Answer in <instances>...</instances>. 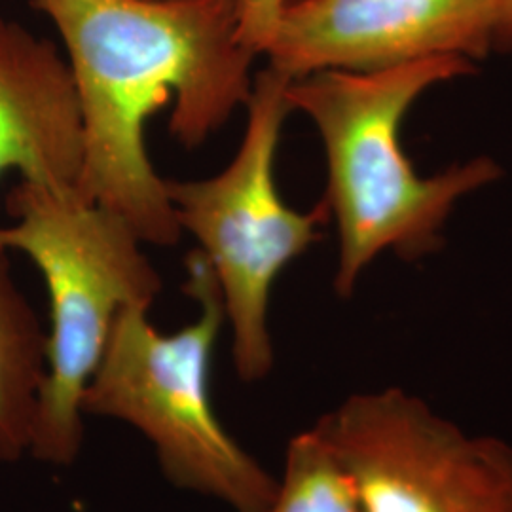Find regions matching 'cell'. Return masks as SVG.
Listing matches in <instances>:
<instances>
[{"mask_svg": "<svg viewBox=\"0 0 512 512\" xmlns=\"http://www.w3.org/2000/svg\"><path fill=\"white\" fill-rule=\"evenodd\" d=\"M361 512H512V444L469 435L399 387L315 423Z\"/></svg>", "mask_w": 512, "mask_h": 512, "instance_id": "cell-6", "label": "cell"}, {"mask_svg": "<svg viewBox=\"0 0 512 512\" xmlns=\"http://www.w3.org/2000/svg\"><path fill=\"white\" fill-rule=\"evenodd\" d=\"M289 82L270 65L255 74L243 141L219 175L165 181L183 232L198 239L219 281L234 366L243 382H260L272 372L268 315L275 279L310 249L330 219L323 202L306 213L289 207L275 184V156L293 112Z\"/></svg>", "mask_w": 512, "mask_h": 512, "instance_id": "cell-5", "label": "cell"}, {"mask_svg": "<svg viewBox=\"0 0 512 512\" xmlns=\"http://www.w3.org/2000/svg\"><path fill=\"white\" fill-rule=\"evenodd\" d=\"M67 50L84 118L78 192L128 222L143 243L183 236L147 126L173 105L169 131L202 147L253 92V54L234 0H31Z\"/></svg>", "mask_w": 512, "mask_h": 512, "instance_id": "cell-1", "label": "cell"}, {"mask_svg": "<svg viewBox=\"0 0 512 512\" xmlns=\"http://www.w3.org/2000/svg\"><path fill=\"white\" fill-rule=\"evenodd\" d=\"M499 0H287L264 57L291 80L497 48Z\"/></svg>", "mask_w": 512, "mask_h": 512, "instance_id": "cell-7", "label": "cell"}, {"mask_svg": "<svg viewBox=\"0 0 512 512\" xmlns=\"http://www.w3.org/2000/svg\"><path fill=\"white\" fill-rule=\"evenodd\" d=\"M512 50V0H499V29L495 52Z\"/></svg>", "mask_w": 512, "mask_h": 512, "instance_id": "cell-12", "label": "cell"}, {"mask_svg": "<svg viewBox=\"0 0 512 512\" xmlns=\"http://www.w3.org/2000/svg\"><path fill=\"white\" fill-rule=\"evenodd\" d=\"M475 69L467 57L437 55L380 71H317L289 82L291 109L310 118L325 148L321 202L338 230L334 291L340 298L353 294L385 251L408 262L437 253L459 200L501 177L488 156L423 177L401 145L404 116L421 95Z\"/></svg>", "mask_w": 512, "mask_h": 512, "instance_id": "cell-2", "label": "cell"}, {"mask_svg": "<svg viewBox=\"0 0 512 512\" xmlns=\"http://www.w3.org/2000/svg\"><path fill=\"white\" fill-rule=\"evenodd\" d=\"M264 512H361L348 475L315 425L289 442L279 490Z\"/></svg>", "mask_w": 512, "mask_h": 512, "instance_id": "cell-10", "label": "cell"}, {"mask_svg": "<svg viewBox=\"0 0 512 512\" xmlns=\"http://www.w3.org/2000/svg\"><path fill=\"white\" fill-rule=\"evenodd\" d=\"M239 19L241 42L253 52L264 55L274 38L277 21L287 0H234Z\"/></svg>", "mask_w": 512, "mask_h": 512, "instance_id": "cell-11", "label": "cell"}, {"mask_svg": "<svg viewBox=\"0 0 512 512\" xmlns=\"http://www.w3.org/2000/svg\"><path fill=\"white\" fill-rule=\"evenodd\" d=\"M84 118L67 55L46 38L0 16V177L78 188Z\"/></svg>", "mask_w": 512, "mask_h": 512, "instance_id": "cell-8", "label": "cell"}, {"mask_svg": "<svg viewBox=\"0 0 512 512\" xmlns=\"http://www.w3.org/2000/svg\"><path fill=\"white\" fill-rule=\"evenodd\" d=\"M6 253L0 245V461H18L31 450L48 334L19 291Z\"/></svg>", "mask_w": 512, "mask_h": 512, "instance_id": "cell-9", "label": "cell"}, {"mask_svg": "<svg viewBox=\"0 0 512 512\" xmlns=\"http://www.w3.org/2000/svg\"><path fill=\"white\" fill-rule=\"evenodd\" d=\"M186 274L184 291L198 302V319L162 334L148 321V306L124 308L80 410L137 427L177 488L236 512H264L279 480L226 433L211 403V359L226 321L219 281L200 249L186 258Z\"/></svg>", "mask_w": 512, "mask_h": 512, "instance_id": "cell-4", "label": "cell"}, {"mask_svg": "<svg viewBox=\"0 0 512 512\" xmlns=\"http://www.w3.org/2000/svg\"><path fill=\"white\" fill-rule=\"evenodd\" d=\"M12 224L0 245L33 260L50 298L48 370L38 399L31 454L55 467L78 458L84 437L80 401L128 306H152L162 277L126 220L86 200L78 188L21 181L6 196Z\"/></svg>", "mask_w": 512, "mask_h": 512, "instance_id": "cell-3", "label": "cell"}]
</instances>
